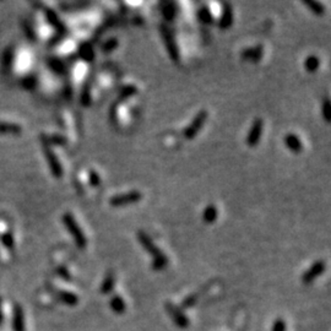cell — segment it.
I'll return each mask as SVG.
<instances>
[{
	"label": "cell",
	"mask_w": 331,
	"mask_h": 331,
	"mask_svg": "<svg viewBox=\"0 0 331 331\" xmlns=\"http://www.w3.org/2000/svg\"><path fill=\"white\" fill-rule=\"evenodd\" d=\"M134 93H136V88H135V86H125V88H123L122 92H120L119 101L127 100L128 97L132 96ZM119 101H118V102H119Z\"/></svg>",
	"instance_id": "cell-23"
},
{
	"label": "cell",
	"mask_w": 331,
	"mask_h": 331,
	"mask_svg": "<svg viewBox=\"0 0 331 331\" xmlns=\"http://www.w3.org/2000/svg\"><path fill=\"white\" fill-rule=\"evenodd\" d=\"M139 241H140V243L142 244V246H144L145 249H146L147 252L151 253L152 257L154 258V263H156L157 265L163 266V264H166V258L162 255V253L159 252L158 249H157V246L154 245L151 238H150L146 233H144V232H139Z\"/></svg>",
	"instance_id": "cell-8"
},
{
	"label": "cell",
	"mask_w": 331,
	"mask_h": 331,
	"mask_svg": "<svg viewBox=\"0 0 331 331\" xmlns=\"http://www.w3.org/2000/svg\"><path fill=\"white\" fill-rule=\"evenodd\" d=\"M141 199H142L141 193L137 192V190H132V192L124 193V194H119V195H114V197H112V199L110 200V204L114 207H120V206H124V205L139 202Z\"/></svg>",
	"instance_id": "cell-9"
},
{
	"label": "cell",
	"mask_w": 331,
	"mask_h": 331,
	"mask_svg": "<svg viewBox=\"0 0 331 331\" xmlns=\"http://www.w3.org/2000/svg\"><path fill=\"white\" fill-rule=\"evenodd\" d=\"M162 15L167 21H172L176 16V8L173 3H164L162 6Z\"/></svg>",
	"instance_id": "cell-20"
},
{
	"label": "cell",
	"mask_w": 331,
	"mask_h": 331,
	"mask_svg": "<svg viewBox=\"0 0 331 331\" xmlns=\"http://www.w3.org/2000/svg\"><path fill=\"white\" fill-rule=\"evenodd\" d=\"M285 144L288 147L289 151L294 152V154H299L303 151V144L296 134H292V132L287 134L285 137Z\"/></svg>",
	"instance_id": "cell-11"
},
{
	"label": "cell",
	"mask_w": 331,
	"mask_h": 331,
	"mask_svg": "<svg viewBox=\"0 0 331 331\" xmlns=\"http://www.w3.org/2000/svg\"><path fill=\"white\" fill-rule=\"evenodd\" d=\"M217 216H219V211H217L215 205H209V206L204 210V212H202V220H204L206 223H212V222L216 221Z\"/></svg>",
	"instance_id": "cell-16"
},
{
	"label": "cell",
	"mask_w": 331,
	"mask_h": 331,
	"mask_svg": "<svg viewBox=\"0 0 331 331\" xmlns=\"http://www.w3.org/2000/svg\"><path fill=\"white\" fill-rule=\"evenodd\" d=\"M198 16H199L200 22L204 23V25H211V23L214 22V16H212L211 10H210L206 5L202 6V8L200 9Z\"/></svg>",
	"instance_id": "cell-17"
},
{
	"label": "cell",
	"mask_w": 331,
	"mask_h": 331,
	"mask_svg": "<svg viewBox=\"0 0 331 331\" xmlns=\"http://www.w3.org/2000/svg\"><path fill=\"white\" fill-rule=\"evenodd\" d=\"M117 47H118L117 38H110V40L106 41V42L101 45V50H102V53H110Z\"/></svg>",
	"instance_id": "cell-22"
},
{
	"label": "cell",
	"mask_w": 331,
	"mask_h": 331,
	"mask_svg": "<svg viewBox=\"0 0 331 331\" xmlns=\"http://www.w3.org/2000/svg\"><path fill=\"white\" fill-rule=\"evenodd\" d=\"M18 239V229L14 220L5 215H0V241L8 248L13 246Z\"/></svg>",
	"instance_id": "cell-2"
},
{
	"label": "cell",
	"mask_w": 331,
	"mask_h": 331,
	"mask_svg": "<svg viewBox=\"0 0 331 331\" xmlns=\"http://www.w3.org/2000/svg\"><path fill=\"white\" fill-rule=\"evenodd\" d=\"M232 23H233V10L229 6V4H224L219 25L222 30H226V28L231 27Z\"/></svg>",
	"instance_id": "cell-12"
},
{
	"label": "cell",
	"mask_w": 331,
	"mask_h": 331,
	"mask_svg": "<svg viewBox=\"0 0 331 331\" xmlns=\"http://www.w3.org/2000/svg\"><path fill=\"white\" fill-rule=\"evenodd\" d=\"M63 223L66 227L67 231L70 232V234H71V237L74 238V241L76 242L77 246H79V248H85L86 244H88V239H86L82 229L80 228V224L77 223V221L75 220L74 215L70 214V212H65V214L63 215Z\"/></svg>",
	"instance_id": "cell-3"
},
{
	"label": "cell",
	"mask_w": 331,
	"mask_h": 331,
	"mask_svg": "<svg viewBox=\"0 0 331 331\" xmlns=\"http://www.w3.org/2000/svg\"><path fill=\"white\" fill-rule=\"evenodd\" d=\"M263 129H264V122H263V119L258 118V119L253 122L249 132H248V137H246V144L249 145L250 147H254L259 144Z\"/></svg>",
	"instance_id": "cell-10"
},
{
	"label": "cell",
	"mask_w": 331,
	"mask_h": 331,
	"mask_svg": "<svg viewBox=\"0 0 331 331\" xmlns=\"http://www.w3.org/2000/svg\"><path fill=\"white\" fill-rule=\"evenodd\" d=\"M304 4H306V5L310 9L311 13H314L315 15L321 16L325 14V8H324L323 4L319 3V1H315V0H304Z\"/></svg>",
	"instance_id": "cell-18"
},
{
	"label": "cell",
	"mask_w": 331,
	"mask_h": 331,
	"mask_svg": "<svg viewBox=\"0 0 331 331\" xmlns=\"http://www.w3.org/2000/svg\"><path fill=\"white\" fill-rule=\"evenodd\" d=\"M207 119V112L206 110H200L197 115L194 117L193 122L190 123L189 127L184 130V137L188 140H192L199 134V132L201 130V128L204 127V124L206 123Z\"/></svg>",
	"instance_id": "cell-7"
},
{
	"label": "cell",
	"mask_w": 331,
	"mask_h": 331,
	"mask_svg": "<svg viewBox=\"0 0 331 331\" xmlns=\"http://www.w3.org/2000/svg\"><path fill=\"white\" fill-rule=\"evenodd\" d=\"M42 147H43V154H44L45 161H47L50 173L53 175V177L59 179V178H62L63 175H64L63 164H62V162H60L59 157H58V154H55L53 147L49 146V145L42 144Z\"/></svg>",
	"instance_id": "cell-5"
},
{
	"label": "cell",
	"mask_w": 331,
	"mask_h": 331,
	"mask_svg": "<svg viewBox=\"0 0 331 331\" xmlns=\"http://www.w3.org/2000/svg\"><path fill=\"white\" fill-rule=\"evenodd\" d=\"M330 101L326 100L325 102H324V106H323V114H324V118H325L326 122H330Z\"/></svg>",
	"instance_id": "cell-25"
},
{
	"label": "cell",
	"mask_w": 331,
	"mask_h": 331,
	"mask_svg": "<svg viewBox=\"0 0 331 331\" xmlns=\"http://www.w3.org/2000/svg\"><path fill=\"white\" fill-rule=\"evenodd\" d=\"M324 269H325V264H324V262L315 263V264H314L313 266L308 270V272H307L306 276H304V280H306V281H310V280L315 279L318 275H320L321 272L324 271Z\"/></svg>",
	"instance_id": "cell-15"
},
{
	"label": "cell",
	"mask_w": 331,
	"mask_h": 331,
	"mask_svg": "<svg viewBox=\"0 0 331 331\" xmlns=\"http://www.w3.org/2000/svg\"><path fill=\"white\" fill-rule=\"evenodd\" d=\"M88 183H90V184L92 185L93 188H97L98 185H100L101 178H100V175H98L97 171L91 170L90 172H88Z\"/></svg>",
	"instance_id": "cell-24"
},
{
	"label": "cell",
	"mask_w": 331,
	"mask_h": 331,
	"mask_svg": "<svg viewBox=\"0 0 331 331\" xmlns=\"http://www.w3.org/2000/svg\"><path fill=\"white\" fill-rule=\"evenodd\" d=\"M91 88L90 84H85L84 88H82L81 92V103L82 106H85V107H88L91 105Z\"/></svg>",
	"instance_id": "cell-21"
},
{
	"label": "cell",
	"mask_w": 331,
	"mask_h": 331,
	"mask_svg": "<svg viewBox=\"0 0 331 331\" xmlns=\"http://www.w3.org/2000/svg\"><path fill=\"white\" fill-rule=\"evenodd\" d=\"M319 65H320V60L316 55H309L304 63V66L308 72H315L319 69Z\"/></svg>",
	"instance_id": "cell-19"
},
{
	"label": "cell",
	"mask_w": 331,
	"mask_h": 331,
	"mask_svg": "<svg viewBox=\"0 0 331 331\" xmlns=\"http://www.w3.org/2000/svg\"><path fill=\"white\" fill-rule=\"evenodd\" d=\"M79 55L85 62H92L95 59V50L90 43H82L79 48Z\"/></svg>",
	"instance_id": "cell-13"
},
{
	"label": "cell",
	"mask_w": 331,
	"mask_h": 331,
	"mask_svg": "<svg viewBox=\"0 0 331 331\" xmlns=\"http://www.w3.org/2000/svg\"><path fill=\"white\" fill-rule=\"evenodd\" d=\"M35 55L26 42H19L5 50L3 57V70L11 80L20 81L26 88L32 90L36 86L33 74Z\"/></svg>",
	"instance_id": "cell-1"
},
{
	"label": "cell",
	"mask_w": 331,
	"mask_h": 331,
	"mask_svg": "<svg viewBox=\"0 0 331 331\" xmlns=\"http://www.w3.org/2000/svg\"><path fill=\"white\" fill-rule=\"evenodd\" d=\"M159 32H161L162 38H163L164 45H166V48H167V52H168V54H170L171 59H172L173 62H178V60H179V49H178V45H177V43H176L175 37H173L171 30L167 27V26L161 25V27H159Z\"/></svg>",
	"instance_id": "cell-6"
},
{
	"label": "cell",
	"mask_w": 331,
	"mask_h": 331,
	"mask_svg": "<svg viewBox=\"0 0 331 331\" xmlns=\"http://www.w3.org/2000/svg\"><path fill=\"white\" fill-rule=\"evenodd\" d=\"M263 53H264L263 47L262 45H258V47L248 48V49L244 50V52L242 53V57L245 58V59L253 60V62H259L260 58L263 57Z\"/></svg>",
	"instance_id": "cell-14"
},
{
	"label": "cell",
	"mask_w": 331,
	"mask_h": 331,
	"mask_svg": "<svg viewBox=\"0 0 331 331\" xmlns=\"http://www.w3.org/2000/svg\"><path fill=\"white\" fill-rule=\"evenodd\" d=\"M25 132L22 120L15 117H0V135H13L18 136Z\"/></svg>",
	"instance_id": "cell-4"
}]
</instances>
